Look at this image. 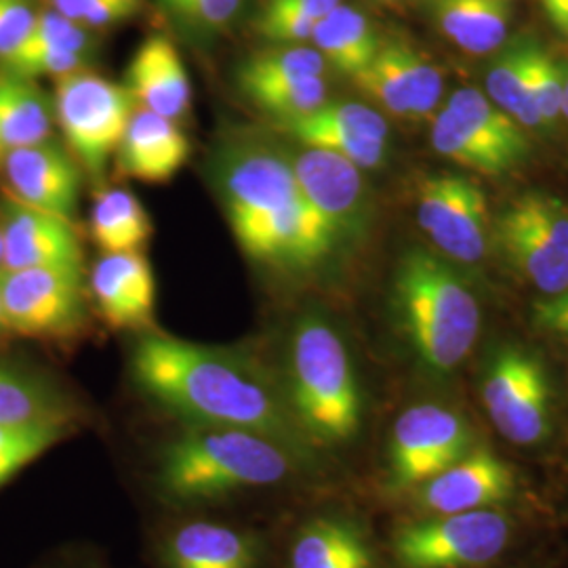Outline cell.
I'll return each instance as SVG.
<instances>
[{
	"label": "cell",
	"mask_w": 568,
	"mask_h": 568,
	"mask_svg": "<svg viewBox=\"0 0 568 568\" xmlns=\"http://www.w3.org/2000/svg\"><path fill=\"white\" fill-rule=\"evenodd\" d=\"M129 377L171 422L262 432L321 459L295 424L278 375L248 352L154 328L138 333L131 345Z\"/></svg>",
	"instance_id": "obj_1"
},
{
	"label": "cell",
	"mask_w": 568,
	"mask_h": 568,
	"mask_svg": "<svg viewBox=\"0 0 568 568\" xmlns=\"http://www.w3.org/2000/svg\"><path fill=\"white\" fill-rule=\"evenodd\" d=\"M323 467L262 432L173 422L145 450L142 483L163 514H227L310 485Z\"/></svg>",
	"instance_id": "obj_2"
},
{
	"label": "cell",
	"mask_w": 568,
	"mask_h": 568,
	"mask_svg": "<svg viewBox=\"0 0 568 568\" xmlns=\"http://www.w3.org/2000/svg\"><path fill=\"white\" fill-rule=\"evenodd\" d=\"M284 400L305 443L326 453L354 445L365 427V396L342 333L316 312L291 328L283 375Z\"/></svg>",
	"instance_id": "obj_3"
},
{
	"label": "cell",
	"mask_w": 568,
	"mask_h": 568,
	"mask_svg": "<svg viewBox=\"0 0 568 568\" xmlns=\"http://www.w3.org/2000/svg\"><path fill=\"white\" fill-rule=\"evenodd\" d=\"M400 328L417 358L438 375L466 361L480 333V305L464 281L427 251H410L394 276Z\"/></svg>",
	"instance_id": "obj_4"
},
{
	"label": "cell",
	"mask_w": 568,
	"mask_h": 568,
	"mask_svg": "<svg viewBox=\"0 0 568 568\" xmlns=\"http://www.w3.org/2000/svg\"><path fill=\"white\" fill-rule=\"evenodd\" d=\"M152 556L156 568H272L274 544L265 528L217 511L164 514Z\"/></svg>",
	"instance_id": "obj_5"
},
{
	"label": "cell",
	"mask_w": 568,
	"mask_h": 568,
	"mask_svg": "<svg viewBox=\"0 0 568 568\" xmlns=\"http://www.w3.org/2000/svg\"><path fill=\"white\" fill-rule=\"evenodd\" d=\"M511 523L499 509L427 516L394 530L389 551L400 568H480L509 546Z\"/></svg>",
	"instance_id": "obj_6"
},
{
	"label": "cell",
	"mask_w": 568,
	"mask_h": 568,
	"mask_svg": "<svg viewBox=\"0 0 568 568\" xmlns=\"http://www.w3.org/2000/svg\"><path fill=\"white\" fill-rule=\"evenodd\" d=\"M53 110L68 150L89 175L100 180L135 112L129 89L79 70L58 79Z\"/></svg>",
	"instance_id": "obj_7"
},
{
	"label": "cell",
	"mask_w": 568,
	"mask_h": 568,
	"mask_svg": "<svg viewBox=\"0 0 568 568\" xmlns=\"http://www.w3.org/2000/svg\"><path fill=\"white\" fill-rule=\"evenodd\" d=\"M483 405L495 429L518 447H537L554 432L546 365L520 345L497 347L483 377Z\"/></svg>",
	"instance_id": "obj_8"
},
{
	"label": "cell",
	"mask_w": 568,
	"mask_h": 568,
	"mask_svg": "<svg viewBox=\"0 0 568 568\" xmlns=\"http://www.w3.org/2000/svg\"><path fill=\"white\" fill-rule=\"evenodd\" d=\"M474 448V432L457 410L440 405L405 408L389 427L384 487L413 493Z\"/></svg>",
	"instance_id": "obj_9"
},
{
	"label": "cell",
	"mask_w": 568,
	"mask_h": 568,
	"mask_svg": "<svg viewBox=\"0 0 568 568\" xmlns=\"http://www.w3.org/2000/svg\"><path fill=\"white\" fill-rule=\"evenodd\" d=\"M495 239L520 276L548 297L568 288V204L548 192H527L504 209Z\"/></svg>",
	"instance_id": "obj_10"
},
{
	"label": "cell",
	"mask_w": 568,
	"mask_h": 568,
	"mask_svg": "<svg viewBox=\"0 0 568 568\" xmlns=\"http://www.w3.org/2000/svg\"><path fill=\"white\" fill-rule=\"evenodd\" d=\"M0 312L7 331L23 337L65 339L77 335L87 321L82 267H2Z\"/></svg>",
	"instance_id": "obj_11"
},
{
	"label": "cell",
	"mask_w": 568,
	"mask_h": 568,
	"mask_svg": "<svg viewBox=\"0 0 568 568\" xmlns=\"http://www.w3.org/2000/svg\"><path fill=\"white\" fill-rule=\"evenodd\" d=\"M220 178L227 220L243 251L267 222L302 199L291 161L262 145L232 152Z\"/></svg>",
	"instance_id": "obj_12"
},
{
	"label": "cell",
	"mask_w": 568,
	"mask_h": 568,
	"mask_svg": "<svg viewBox=\"0 0 568 568\" xmlns=\"http://www.w3.org/2000/svg\"><path fill=\"white\" fill-rule=\"evenodd\" d=\"M417 217L445 255L476 264L488 246V203L478 183L457 175H429L419 183Z\"/></svg>",
	"instance_id": "obj_13"
},
{
	"label": "cell",
	"mask_w": 568,
	"mask_h": 568,
	"mask_svg": "<svg viewBox=\"0 0 568 568\" xmlns=\"http://www.w3.org/2000/svg\"><path fill=\"white\" fill-rule=\"evenodd\" d=\"M352 81L394 116L424 119L443 98V74L408 42H382L377 55Z\"/></svg>",
	"instance_id": "obj_14"
},
{
	"label": "cell",
	"mask_w": 568,
	"mask_h": 568,
	"mask_svg": "<svg viewBox=\"0 0 568 568\" xmlns=\"http://www.w3.org/2000/svg\"><path fill=\"white\" fill-rule=\"evenodd\" d=\"M516 471L490 448L474 447L464 459L413 490L427 516L497 509L514 499Z\"/></svg>",
	"instance_id": "obj_15"
},
{
	"label": "cell",
	"mask_w": 568,
	"mask_h": 568,
	"mask_svg": "<svg viewBox=\"0 0 568 568\" xmlns=\"http://www.w3.org/2000/svg\"><path fill=\"white\" fill-rule=\"evenodd\" d=\"M283 551V568H384L365 523L344 509L305 516Z\"/></svg>",
	"instance_id": "obj_16"
},
{
	"label": "cell",
	"mask_w": 568,
	"mask_h": 568,
	"mask_svg": "<svg viewBox=\"0 0 568 568\" xmlns=\"http://www.w3.org/2000/svg\"><path fill=\"white\" fill-rule=\"evenodd\" d=\"M2 166L18 201L68 222L74 220L81 196V171L68 148L49 138L9 150Z\"/></svg>",
	"instance_id": "obj_17"
},
{
	"label": "cell",
	"mask_w": 568,
	"mask_h": 568,
	"mask_svg": "<svg viewBox=\"0 0 568 568\" xmlns=\"http://www.w3.org/2000/svg\"><path fill=\"white\" fill-rule=\"evenodd\" d=\"M91 293L110 328L133 333L156 328V278L142 251L103 253L91 274Z\"/></svg>",
	"instance_id": "obj_18"
},
{
	"label": "cell",
	"mask_w": 568,
	"mask_h": 568,
	"mask_svg": "<svg viewBox=\"0 0 568 568\" xmlns=\"http://www.w3.org/2000/svg\"><path fill=\"white\" fill-rule=\"evenodd\" d=\"M2 267L26 270L44 265L82 267V246L72 222L21 203L13 194L0 204Z\"/></svg>",
	"instance_id": "obj_19"
},
{
	"label": "cell",
	"mask_w": 568,
	"mask_h": 568,
	"mask_svg": "<svg viewBox=\"0 0 568 568\" xmlns=\"http://www.w3.org/2000/svg\"><path fill=\"white\" fill-rule=\"evenodd\" d=\"M291 166L305 201L325 217L335 236L358 222L365 201L361 166L321 148H307Z\"/></svg>",
	"instance_id": "obj_20"
},
{
	"label": "cell",
	"mask_w": 568,
	"mask_h": 568,
	"mask_svg": "<svg viewBox=\"0 0 568 568\" xmlns=\"http://www.w3.org/2000/svg\"><path fill=\"white\" fill-rule=\"evenodd\" d=\"M126 89L143 110L180 122L192 105V84L175 44L166 37L142 42L126 70Z\"/></svg>",
	"instance_id": "obj_21"
},
{
	"label": "cell",
	"mask_w": 568,
	"mask_h": 568,
	"mask_svg": "<svg viewBox=\"0 0 568 568\" xmlns=\"http://www.w3.org/2000/svg\"><path fill=\"white\" fill-rule=\"evenodd\" d=\"M190 156V140L180 122L150 110H135L116 150L119 171L140 182L171 180Z\"/></svg>",
	"instance_id": "obj_22"
},
{
	"label": "cell",
	"mask_w": 568,
	"mask_h": 568,
	"mask_svg": "<svg viewBox=\"0 0 568 568\" xmlns=\"http://www.w3.org/2000/svg\"><path fill=\"white\" fill-rule=\"evenodd\" d=\"M82 406L58 384L0 361V426L60 424L81 429Z\"/></svg>",
	"instance_id": "obj_23"
},
{
	"label": "cell",
	"mask_w": 568,
	"mask_h": 568,
	"mask_svg": "<svg viewBox=\"0 0 568 568\" xmlns=\"http://www.w3.org/2000/svg\"><path fill=\"white\" fill-rule=\"evenodd\" d=\"M429 9L440 32L467 53H490L508 37L511 0H429Z\"/></svg>",
	"instance_id": "obj_24"
},
{
	"label": "cell",
	"mask_w": 568,
	"mask_h": 568,
	"mask_svg": "<svg viewBox=\"0 0 568 568\" xmlns=\"http://www.w3.org/2000/svg\"><path fill=\"white\" fill-rule=\"evenodd\" d=\"M312 42L325 61L349 79L361 74L382 47L366 16L344 2L316 23Z\"/></svg>",
	"instance_id": "obj_25"
},
{
	"label": "cell",
	"mask_w": 568,
	"mask_h": 568,
	"mask_svg": "<svg viewBox=\"0 0 568 568\" xmlns=\"http://www.w3.org/2000/svg\"><path fill=\"white\" fill-rule=\"evenodd\" d=\"M447 110L469 133L487 143L490 150L504 156L511 166L527 159L528 140L525 129L506 110L490 102L487 93L474 87H462L450 95Z\"/></svg>",
	"instance_id": "obj_26"
},
{
	"label": "cell",
	"mask_w": 568,
	"mask_h": 568,
	"mask_svg": "<svg viewBox=\"0 0 568 568\" xmlns=\"http://www.w3.org/2000/svg\"><path fill=\"white\" fill-rule=\"evenodd\" d=\"M51 110L34 81L0 72V145L4 152L49 140Z\"/></svg>",
	"instance_id": "obj_27"
},
{
	"label": "cell",
	"mask_w": 568,
	"mask_h": 568,
	"mask_svg": "<svg viewBox=\"0 0 568 568\" xmlns=\"http://www.w3.org/2000/svg\"><path fill=\"white\" fill-rule=\"evenodd\" d=\"M91 234L103 253L140 251L152 234V222L133 192L110 187L93 204Z\"/></svg>",
	"instance_id": "obj_28"
},
{
	"label": "cell",
	"mask_w": 568,
	"mask_h": 568,
	"mask_svg": "<svg viewBox=\"0 0 568 568\" xmlns=\"http://www.w3.org/2000/svg\"><path fill=\"white\" fill-rule=\"evenodd\" d=\"M325 58L316 49L286 44L260 51L244 61L239 72V84L244 95L251 98L270 87L300 81L307 77H325Z\"/></svg>",
	"instance_id": "obj_29"
},
{
	"label": "cell",
	"mask_w": 568,
	"mask_h": 568,
	"mask_svg": "<svg viewBox=\"0 0 568 568\" xmlns=\"http://www.w3.org/2000/svg\"><path fill=\"white\" fill-rule=\"evenodd\" d=\"M532 49L535 42H518L497 58L488 70L487 95L490 102L497 103L520 124L539 129L544 122L528 93V65Z\"/></svg>",
	"instance_id": "obj_30"
},
{
	"label": "cell",
	"mask_w": 568,
	"mask_h": 568,
	"mask_svg": "<svg viewBox=\"0 0 568 568\" xmlns=\"http://www.w3.org/2000/svg\"><path fill=\"white\" fill-rule=\"evenodd\" d=\"M274 124L297 142L316 133H354L387 142L389 133L386 119L377 110L356 102H325L310 114Z\"/></svg>",
	"instance_id": "obj_31"
},
{
	"label": "cell",
	"mask_w": 568,
	"mask_h": 568,
	"mask_svg": "<svg viewBox=\"0 0 568 568\" xmlns=\"http://www.w3.org/2000/svg\"><path fill=\"white\" fill-rule=\"evenodd\" d=\"M342 0H264L257 32L276 44L312 41L316 23L328 16Z\"/></svg>",
	"instance_id": "obj_32"
},
{
	"label": "cell",
	"mask_w": 568,
	"mask_h": 568,
	"mask_svg": "<svg viewBox=\"0 0 568 568\" xmlns=\"http://www.w3.org/2000/svg\"><path fill=\"white\" fill-rule=\"evenodd\" d=\"M429 138L438 154L450 159L453 163L466 166L469 171L483 175H504L509 169H514L504 156L490 150L487 143L480 142L474 133H469L447 108L436 116Z\"/></svg>",
	"instance_id": "obj_33"
},
{
	"label": "cell",
	"mask_w": 568,
	"mask_h": 568,
	"mask_svg": "<svg viewBox=\"0 0 568 568\" xmlns=\"http://www.w3.org/2000/svg\"><path fill=\"white\" fill-rule=\"evenodd\" d=\"M74 434H79V427L60 424L0 426V488Z\"/></svg>",
	"instance_id": "obj_34"
},
{
	"label": "cell",
	"mask_w": 568,
	"mask_h": 568,
	"mask_svg": "<svg viewBox=\"0 0 568 568\" xmlns=\"http://www.w3.org/2000/svg\"><path fill=\"white\" fill-rule=\"evenodd\" d=\"M274 122L291 121L314 112L326 102V82L323 77H307L300 81L270 87L248 98Z\"/></svg>",
	"instance_id": "obj_35"
},
{
	"label": "cell",
	"mask_w": 568,
	"mask_h": 568,
	"mask_svg": "<svg viewBox=\"0 0 568 568\" xmlns=\"http://www.w3.org/2000/svg\"><path fill=\"white\" fill-rule=\"evenodd\" d=\"M166 13L185 32L211 39L236 20L243 0H161Z\"/></svg>",
	"instance_id": "obj_36"
},
{
	"label": "cell",
	"mask_w": 568,
	"mask_h": 568,
	"mask_svg": "<svg viewBox=\"0 0 568 568\" xmlns=\"http://www.w3.org/2000/svg\"><path fill=\"white\" fill-rule=\"evenodd\" d=\"M528 93L535 110L539 112L544 126H549L562 116L565 81L562 70L541 47L535 44L528 65Z\"/></svg>",
	"instance_id": "obj_37"
},
{
	"label": "cell",
	"mask_w": 568,
	"mask_h": 568,
	"mask_svg": "<svg viewBox=\"0 0 568 568\" xmlns=\"http://www.w3.org/2000/svg\"><path fill=\"white\" fill-rule=\"evenodd\" d=\"M37 13L28 0H0V60L28 37Z\"/></svg>",
	"instance_id": "obj_38"
},
{
	"label": "cell",
	"mask_w": 568,
	"mask_h": 568,
	"mask_svg": "<svg viewBox=\"0 0 568 568\" xmlns=\"http://www.w3.org/2000/svg\"><path fill=\"white\" fill-rule=\"evenodd\" d=\"M537 325L568 337V288L535 305Z\"/></svg>",
	"instance_id": "obj_39"
},
{
	"label": "cell",
	"mask_w": 568,
	"mask_h": 568,
	"mask_svg": "<svg viewBox=\"0 0 568 568\" xmlns=\"http://www.w3.org/2000/svg\"><path fill=\"white\" fill-rule=\"evenodd\" d=\"M49 568H112L110 558L95 546H74L63 549L60 558Z\"/></svg>",
	"instance_id": "obj_40"
},
{
	"label": "cell",
	"mask_w": 568,
	"mask_h": 568,
	"mask_svg": "<svg viewBox=\"0 0 568 568\" xmlns=\"http://www.w3.org/2000/svg\"><path fill=\"white\" fill-rule=\"evenodd\" d=\"M549 23L568 39V0H541Z\"/></svg>",
	"instance_id": "obj_41"
},
{
	"label": "cell",
	"mask_w": 568,
	"mask_h": 568,
	"mask_svg": "<svg viewBox=\"0 0 568 568\" xmlns=\"http://www.w3.org/2000/svg\"><path fill=\"white\" fill-rule=\"evenodd\" d=\"M53 11L60 13L68 20L77 21L81 23L82 18L87 16V11L98 2V0H49Z\"/></svg>",
	"instance_id": "obj_42"
},
{
	"label": "cell",
	"mask_w": 568,
	"mask_h": 568,
	"mask_svg": "<svg viewBox=\"0 0 568 568\" xmlns=\"http://www.w3.org/2000/svg\"><path fill=\"white\" fill-rule=\"evenodd\" d=\"M562 116L568 119V81L565 82V95H562Z\"/></svg>",
	"instance_id": "obj_43"
},
{
	"label": "cell",
	"mask_w": 568,
	"mask_h": 568,
	"mask_svg": "<svg viewBox=\"0 0 568 568\" xmlns=\"http://www.w3.org/2000/svg\"><path fill=\"white\" fill-rule=\"evenodd\" d=\"M2 253H4V241H2V225H0V270H2Z\"/></svg>",
	"instance_id": "obj_44"
},
{
	"label": "cell",
	"mask_w": 568,
	"mask_h": 568,
	"mask_svg": "<svg viewBox=\"0 0 568 568\" xmlns=\"http://www.w3.org/2000/svg\"><path fill=\"white\" fill-rule=\"evenodd\" d=\"M2 333H7V326H4V321H2V312H0V335Z\"/></svg>",
	"instance_id": "obj_45"
},
{
	"label": "cell",
	"mask_w": 568,
	"mask_h": 568,
	"mask_svg": "<svg viewBox=\"0 0 568 568\" xmlns=\"http://www.w3.org/2000/svg\"><path fill=\"white\" fill-rule=\"evenodd\" d=\"M4 154H7V152H4V148L0 145V166H2V163H4Z\"/></svg>",
	"instance_id": "obj_46"
},
{
	"label": "cell",
	"mask_w": 568,
	"mask_h": 568,
	"mask_svg": "<svg viewBox=\"0 0 568 568\" xmlns=\"http://www.w3.org/2000/svg\"><path fill=\"white\" fill-rule=\"evenodd\" d=\"M382 2H398V0H382Z\"/></svg>",
	"instance_id": "obj_47"
}]
</instances>
